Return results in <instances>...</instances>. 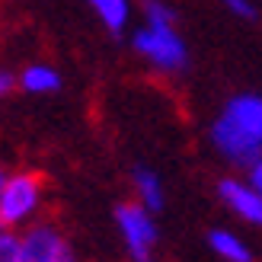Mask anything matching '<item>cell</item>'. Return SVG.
<instances>
[{"mask_svg":"<svg viewBox=\"0 0 262 262\" xmlns=\"http://www.w3.org/2000/svg\"><path fill=\"white\" fill-rule=\"evenodd\" d=\"M208 141L224 163L250 169L262 157V93H233L208 125Z\"/></svg>","mask_w":262,"mask_h":262,"instance_id":"obj_1","label":"cell"},{"mask_svg":"<svg viewBox=\"0 0 262 262\" xmlns=\"http://www.w3.org/2000/svg\"><path fill=\"white\" fill-rule=\"evenodd\" d=\"M48 182L38 169H13L0 189V227L26 230L45 211Z\"/></svg>","mask_w":262,"mask_h":262,"instance_id":"obj_2","label":"cell"},{"mask_svg":"<svg viewBox=\"0 0 262 262\" xmlns=\"http://www.w3.org/2000/svg\"><path fill=\"white\" fill-rule=\"evenodd\" d=\"M131 48L135 55L147 64L150 71L160 74H182L189 68V45L179 35L176 26H150L141 23V29H135L131 35Z\"/></svg>","mask_w":262,"mask_h":262,"instance_id":"obj_3","label":"cell"},{"mask_svg":"<svg viewBox=\"0 0 262 262\" xmlns=\"http://www.w3.org/2000/svg\"><path fill=\"white\" fill-rule=\"evenodd\" d=\"M115 227H119L128 262H157L160 230H157L154 211H147L141 202H122L115 208Z\"/></svg>","mask_w":262,"mask_h":262,"instance_id":"obj_4","label":"cell"},{"mask_svg":"<svg viewBox=\"0 0 262 262\" xmlns=\"http://www.w3.org/2000/svg\"><path fill=\"white\" fill-rule=\"evenodd\" d=\"M23 253L26 262H80L71 237L51 217H38L23 230Z\"/></svg>","mask_w":262,"mask_h":262,"instance_id":"obj_5","label":"cell"},{"mask_svg":"<svg viewBox=\"0 0 262 262\" xmlns=\"http://www.w3.org/2000/svg\"><path fill=\"white\" fill-rule=\"evenodd\" d=\"M217 202L250 227H262V192L246 176L217 179Z\"/></svg>","mask_w":262,"mask_h":262,"instance_id":"obj_6","label":"cell"},{"mask_svg":"<svg viewBox=\"0 0 262 262\" xmlns=\"http://www.w3.org/2000/svg\"><path fill=\"white\" fill-rule=\"evenodd\" d=\"M208 250H211L221 262H256L253 246L246 243L240 233H233V230H227V227L208 230Z\"/></svg>","mask_w":262,"mask_h":262,"instance_id":"obj_7","label":"cell"},{"mask_svg":"<svg viewBox=\"0 0 262 262\" xmlns=\"http://www.w3.org/2000/svg\"><path fill=\"white\" fill-rule=\"evenodd\" d=\"M131 186H135V202H141L154 214L163 211L166 189H163V179L157 176L150 166H135V169H131Z\"/></svg>","mask_w":262,"mask_h":262,"instance_id":"obj_8","label":"cell"},{"mask_svg":"<svg viewBox=\"0 0 262 262\" xmlns=\"http://www.w3.org/2000/svg\"><path fill=\"white\" fill-rule=\"evenodd\" d=\"M16 90H23L29 96H48L55 90H61V74L51 64H26L16 74Z\"/></svg>","mask_w":262,"mask_h":262,"instance_id":"obj_9","label":"cell"},{"mask_svg":"<svg viewBox=\"0 0 262 262\" xmlns=\"http://www.w3.org/2000/svg\"><path fill=\"white\" fill-rule=\"evenodd\" d=\"M90 10L99 16V23L106 26L112 35H122L125 26H128V16H131V4L128 0H86Z\"/></svg>","mask_w":262,"mask_h":262,"instance_id":"obj_10","label":"cell"},{"mask_svg":"<svg viewBox=\"0 0 262 262\" xmlns=\"http://www.w3.org/2000/svg\"><path fill=\"white\" fill-rule=\"evenodd\" d=\"M141 16L150 26H176V10L166 0H144L141 4Z\"/></svg>","mask_w":262,"mask_h":262,"instance_id":"obj_11","label":"cell"},{"mask_svg":"<svg viewBox=\"0 0 262 262\" xmlns=\"http://www.w3.org/2000/svg\"><path fill=\"white\" fill-rule=\"evenodd\" d=\"M0 262H26L23 253V233L0 227Z\"/></svg>","mask_w":262,"mask_h":262,"instance_id":"obj_12","label":"cell"},{"mask_svg":"<svg viewBox=\"0 0 262 262\" xmlns=\"http://www.w3.org/2000/svg\"><path fill=\"white\" fill-rule=\"evenodd\" d=\"M221 7H224L227 13H233L237 19H246V23H253L259 16V10H256V0H217Z\"/></svg>","mask_w":262,"mask_h":262,"instance_id":"obj_13","label":"cell"},{"mask_svg":"<svg viewBox=\"0 0 262 262\" xmlns=\"http://www.w3.org/2000/svg\"><path fill=\"white\" fill-rule=\"evenodd\" d=\"M13 90H16V74H10L7 68H0V102H4Z\"/></svg>","mask_w":262,"mask_h":262,"instance_id":"obj_14","label":"cell"},{"mask_svg":"<svg viewBox=\"0 0 262 262\" xmlns=\"http://www.w3.org/2000/svg\"><path fill=\"white\" fill-rule=\"evenodd\" d=\"M246 179H250L253 186H256V189L262 192V157H259V160H256V163H253L250 169H246Z\"/></svg>","mask_w":262,"mask_h":262,"instance_id":"obj_15","label":"cell"},{"mask_svg":"<svg viewBox=\"0 0 262 262\" xmlns=\"http://www.w3.org/2000/svg\"><path fill=\"white\" fill-rule=\"evenodd\" d=\"M4 179H7V169L0 166V189H4Z\"/></svg>","mask_w":262,"mask_h":262,"instance_id":"obj_16","label":"cell"}]
</instances>
